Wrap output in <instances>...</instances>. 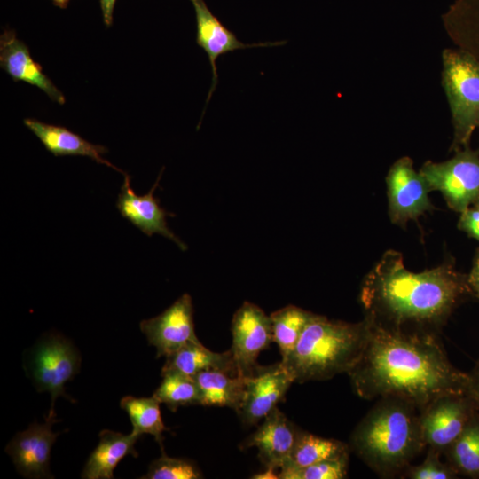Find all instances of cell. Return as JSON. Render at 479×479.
<instances>
[{
  "mask_svg": "<svg viewBox=\"0 0 479 479\" xmlns=\"http://www.w3.org/2000/svg\"><path fill=\"white\" fill-rule=\"evenodd\" d=\"M444 453L459 474L479 478V411Z\"/></svg>",
  "mask_w": 479,
  "mask_h": 479,
  "instance_id": "cell-24",
  "label": "cell"
},
{
  "mask_svg": "<svg viewBox=\"0 0 479 479\" xmlns=\"http://www.w3.org/2000/svg\"><path fill=\"white\" fill-rule=\"evenodd\" d=\"M140 329L150 345L157 349V357H167L190 342L200 341L193 323L192 297L184 294L163 312L140 322Z\"/></svg>",
  "mask_w": 479,
  "mask_h": 479,
  "instance_id": "cell-12",
  "label": "cell"
},
{
  "mask_svg": "<svg viewBox=\"0 0 479 479\" xmlns=\"http://www.w3.org/2000/svg\"><path fill=\"white\" fill-rule=\"evenodd\" d=\"M58 421L56 415L48 414L44 423L31 424L6 445L5 452L24 477L52 478L49 467L51 450L60 432H53L51 426Z\"/></svg>",
  "mask_w": 479,
  "mask_h": 479,
  "instance_id": "cell-13",
  "label": "cell"
},
{
  "mask_svg": "<svg viewBox=\"0 0 479 479\" xmlns=\"http://www.w3.org/2000/svg\"><path fill=\"white\" fill-rule=\"evenodd\" d=\"M442 83L453 126L452 150L469 145L479 129V61L470 53L446 49L442 54Z\"/></svg>",
  "mask_w": 479,
  "mask_h": 479,
  "instance_id": "cell-5",
  "label": "cell"
},
{
  "mask_svg": "<svg viewBox=\"0 0 479 479\" xmlns=\"http://www.w3.org/2000/svg\"><path fill=\"white\" fill-rule=\"evenodd\" d=\"M438 451L429 448L425 459L419 465L409 466L405 475L411 479H454L459 475L448 462H442Z\"/></svg>",
  "mask_w": 479,
  "mask_h": 479,
  "instance_id": "cell-29",
  "label": "cell"
},
{
  "mask_svg": "<svg viewBox=\"0 0 479 479\" xmlns=\"http://www.w3.org/2000/svg\"><path fill=\"white\" fill-rule=\"evenodd\" d=\"M115 0H100V6L103 14V20L106 26L109 27L113 23V12Z\"/></svg>",
  "mask_w": 479,
  "mask_h": 479,
  "instance_id": "cell-33",
  "label": "cell"
},
{
  "mask_svg": "<svg viewBox=\"0 0 479 479\" xmlns=\"http://www.w3.org/2000/svg\"><path fill=\"white\" fill-rule=\"evenodd\" d=\"M471 206L476 208L477 210H479V195L477 196V198L475 200V201L473 202Z\"/></svg>",
  "mask_w": 479,
  "mask_h": 479,
  "instance_id": "cell-36",
  "label": "cell"
},
{
  "mask_svg": "<svg viewBox=\"0 0 479 479\" xmlns=\"http://www.w3.org/2000/svg\"><path fill=\"white\" fill-rule=\"evenodd\" d=\"M346 455H349L346 444L299 431L294 449L280 469L301 468Z\"/></svg>",
  "mask_w": 479,
  "mask_h": 479,
  "instance_id": "cell-22",
  "label": "cell"
},
{
  "mask_svg": "<svg viewBox=\"0 0 479 479\" xmlns=\"http://www.w3.org/2000/svg\"><path fill=\"white\" fill-rule=\"evenodd\" d=\"M141 479H200L203 475L196 464L189 459L171 458L161 452L149 466Z\"/></svg>",
  "mask_w": 479,
  "mask_h": 479,
  "instance_id": "cell-27",
  "label": "cell"
},
{
  "mask_svg": "<svg viewBox=\"0 0 479 479\" xmlns=\"http://www.w3.org/2000/svg\"><path fill=\"white\" fill-rule=\"evenodd\" d=\"M349 455L301 468L280 469V479H342L348 473Z\"/></svg>",
  "mask_w": 479,
  "mask_h": 479,
  "instance_id": "cell-28",
  "label": "cell"
},
{
  "mask_svg": "<svg viewBox=\"0 0 479 479\" xmlns=\"http://www.w3.org/2000/svg\"><path fill=\"white\" fill-rule=\"evenodd\" d=\"M193 379L200 391V405L238 411L244 397L247 377L221 370H208L197 373Z\"/></svg>",
  "mask_w": 479,
  "mask_h": 479,
  "instance_id": "cell-21",
  "label": "cell"
},
{
  "mask_svg": "<svg viewBox=\"0 0 479 479\" xmlns=\"http://www.w3.org/2000/svg\"><path fill=\"white\" fill-rule=\"evenodd\" d=\"M160 404L153 396L151 397L125 396L120 403L121 408L127 412L133 426L131 432L139 436L143 434L153 436L161 445V452H164L162 433L168 430V428L162 421Z\"/></svg>",
  "mask_w": 479,
  "mask_h": 479,
  "instance_id": "cell-23",
  "label": "cell"
},
{
  "mask_svg": "<svg viewBox=\"0 0 479 479\" xmlns=\"http://www.w3.org/2000/svg\"><path fill=\"white\" fill-rule=\"evenodd\" d=\"M277 469L272 467H266V469L259 474L254 475L251 478L254 479H277L279 478V474H276Z\"/></svg>",
  "mask_w": 479,
  "mask_h": 479,
  "instance_id": "cell-34",
  "label": "cell"
},
{
  "mask_svg": "<svg viewBox=\"0 0 479 479\" xmlns=\"http://www.w3.org/2000/svg\"><path fill=\"white\" fill-rule=\"evenodd\" d=\"M429 191H438L448 207L461 213L479 195V151L470 145L442 162L426 161L420 169Z\"/></svg>",
  "mask_w": 479,
  "mask_h": 479,
  "instance_id": "cell-6",
  "label": "cell"
},
{
  "mask_svg": "<svg viewBox=\"0 0 479 479\" xmlns=\"http://www.w3.org/2000/svg\"><path fill=\"white\" fill-rule=\"evenodd\" d=\"M208 370H221L238 375L231 350L211 351L200 341L190 342L166 357L161 374L177 373L193 377Z\"/></svg>",
  "mask_w": 479,
  "mask_h": 479,
  "instance_id": "cell-20",
  "label": "cell"
},
{
  "mask_svg": "<svg viewBox=\"0 0 479 479\" xmlns=\"http://www.w3.org/2000/svg\"><path fill=\"white\" fill-rule=\"evenodd\" d=\"M386 185L389 216L393 224L404 226L409 221L433 210L428 196L430 191L409 157H402L391 165Z\"/></svg>",
  "mask_w": 479,
  "mask_h": 479,
  "instance_id": "cell-9",
  "label": "cell"
},
{
  "mask_svg": "<svg viewBox=\"0 0 479 479\" xmlns=\"http://www.w3.org/2000/svg\"><path fill=\"white\" fill-rule=\"evenodd\" d=\"M467 294V275L452 262L413 272L401 253L388 250L365 277L359 299L365 317L383 326L436 334Z\"/></svg>",
  "mask_w": 479,
  "mask_h": 479,
  "instance_id": "cell-2",
  "label": "cell"
},
{
  "mask_svg": "<svg viewBox=\"0 0 479 479\" xmlns=\"http://www.w3.org/2000/svg\"><path fill=\"white\" fill-rule=\"evenodd\" d=\"M59 7H66L69 0H52Z\"/></svg>",
  "mask_w": 479,
  "mask_h": 479,
  "instance_id": "cell-35",
  "label": "cell"
},
{
  "mask_svg": "<svg viewBox=\"0 0 479 479\" xmlns=\"http://www.w3.org/2000/svg\"><path fill=\"white\" fill-rule=\"evenodd\" d=\"M230 349L238 375L248 377L259 365L257 357L273 342L270 316L257 305L245 302L232 320Z\"/></svg>",
  "mask_w": 479,
  "mask_h": 479,
  "instance_id": "cell-10",
  "label": "cell"
},
{
  "mask_svg": "<svg viewBox=\"0 0 479 479\" xmlns=\"http://www.w3.org/2000/svg\"><path fill=\"white\" fill-rule=\"evenodd\" d=\"M314 315L294 305H287L270 315L273 342L279 349L281 358L286 357L294 349Z\"/></svg>",
  "mask_w": 479,
  "mask_h": 479,
  "instance_id": "cell-25",
  "label": "cell"
},
{
  "mask_svg": "<svg viewBox=\"0 0 479 479\" xmlns=\"http://www.w3.org/2000/svg\"><path fill=\"white\" fill-rule=\"evenodd\" d=\"M299 431L276 407L246 439L243 446L257 448L259 459L266 467L280 469L294 449Z\"/></svg>",
  "mask_w": 479,
  "mask_h": 479,
  "instance_id": "cell-16",
  "label": "cell"
},
{
  "mask_svg": "<svg viewBox=\"0 0 479 479\" xmlns=\"http://www.w3.org/2000/svg\"><path fill=\"white\" fill-rule=\"evenodd\" d=\"M467 282L470 294L479 299V248L475 252L471 270L467 275Z\"/></svg>",
  "mask_w": 479,
  "mask_h": 479,
  "instance_id": "cell-31",
  "label": "cell"
},
{
  "mask_svg": "<svg viewBox=\"0 0 479 479\" xmlns=\"http://www.w3.org/2000/svg\"><path fill=\"white\" fill-rule=\"evenodd\" d=\"M420 413L415 405L401 398H380L355 428L352 450L381 476L397 475L426 446Z\"/></svg>",
  "mask_w": 479,
  "mask_h": 479,
  "instance_id": "cell-3",
  "label": "cell"
},
{
  "mask_svg": "<svg viewBox=\"0 0 479 479\" xmlns=\"http://www.w3.org/2000/svg\"><path fill=\"white\" fill-rule=\"evenodd\" d=\"M458 228L479 241V210L470 206L460 213Z\"/></svg>",
  "mask_w": 479,
  "mask_h": 479,
  "instance_id": "cell-30",
  "label": "cell"
},
{
  "mask_svg": "<svg viewBox=\"0 0 479 479\" xmlns=\"http://www.w3.org/2000/svg\"><path fill=\"white\" fill-rule=\"evenodd\" d=\"M162 381L153 397L165 404L172 412L178 407L200 404V391L193 377L177 373L161 374Z\"/></svg>",
  "mask_w": 479,
  "mask_h": 479,
  "instance_id": "cell-26",
  "label": "cell"
},
{
  "mask_svg": "<svg viewBox=\"0 0 479 479\" xmlns=\"http://www.w3.org/2000/svg\"><path fill=\"white\" fill-rule=\"evenodd\" d=\"M24 124L55 156H87L123 175L126 174L103 157L107 153L106 147L92 144L65 127L44 123L30 118L25 119Z\"/></svg>",
  "mask_w": 479,
  "mask_h": 479,
  "instance_id": "cell-18",
  "label": "cell"
},
{
  "mask_svg": "<svg viewBox=\"0 0 479 479\" xmlns=\"http://www.w3.org/2000/svg\"><path fill=\"white\" fill-rule=\"evenodd\" d=\"M367 334L365 318L348 323L315 314L294 349L280 362L298 383L348 373L363 353Z\"/></svg>",
  "mask_w": 479,
  "mask_h": 479,
  "instance_id": "cell-4",
  "label": "cell"
},
{
  "mask_svg": "<svg viewBox=\"0 0 479 479\" xmlns=\"http://www.w3.org/2000/svg\"><path fill=\"white\" fill-rule=\"evenodd\" d=\"M294 383L281 362L258 365L247 377L244 397L237 411L242 423L250 427L263 420L281 402Z\"/></svg>",
  "mask_w": 479,
  "mask_h": 479,
  "instance_id": "cell-11",
  "label": "cell"
},
{
  "mask_svg": "<svg viewBox=\"0 0 479 479\" xmlns=\"http://www.w3.org/2000/svg\"><path fill=\"white\" fill-rule=\"evenodd\" d=\"M0 65L13 81L36 86L57 103H65L63 93L43 72L41 65L31 57L27 46L17 38L12 30H5L0 36Z\"/></svg>",
  "mask_w": 479,
  "mask_h": 479,
  "instance_id": "cell-17",
  "label": "cell"
},
{
  "mask_svg": "<svg viewBox=\"0 0 479 479\" xmlns=\"http://www.w3.org/2000/svg\"><path fill=\"white\" fill-rule=\"evenodd\" d=\"M365 318L366 343L348 373L358 397H397L421 411L442 396L468 394V373L451 363L436 334L389 328Z\"/></svg>",
  "mask_w": 479,
  "mask_h": 479,
  "instance_id": "cell-1",
  "label": "cell"
},
{
  "mask_svg": "<svg viewBox=\"0 0 479 479\" xmlns=\"http://www.w3.org/2000/svg\"><path fill=\"white\" fill-rule=\"evenodd\" d=\"M477 411L469 394L445 395L433 400L420 413L426 446L444 453Z\"/></svg>",
  "mask_w": 479,
  "mask_h": 479,
  "instance_id": "cell-8",
  "label": "cell"
},
{
  "mask_svg": "<svg viewBox=\"0 0 479 479\" xmlns=\"http://www.w3.org/2000/svg\"><path fill=\"white\" fill-rule=\"evenodd\" d=\"M469 375V390L468 394L475 400L479 409V360L475 363Z\"/></svg>",
  "mask_w": 479,
  "mask_h": 479,
  "instance_id": "cell-32",
  "label": "cell"
},
{
  "mask_svg": "<svg viewBox=\"0 0 479 479\" xmlns=\"http://www.w3.org/2000/svg\"><path fill=\"white\" fill-rule=\"evenodd\" d=\"M139 436L124 435L104 429L99 433V442L90 453L81 477L83 479H112L113 472L119 462L127 455L137 458L134 445Z\"/></svg>",
  "mask_w": 479,
  "mask_h": 479,
  "instance_id": "cell-19",
  "label": "cell"
},
{
  "mask_svg": "<svg viewBox=\"0 0 479 479\" xmlns=\"http://www.w3.org/2000/svg\"><path fill=\"white\" fill-rule=\"evenodd\" d=\"M80 367L81 357L78 350L60 334H48L34 347L29 371L36 389L51 394L49 415H56L54 404L59 396L72 403L75 402L66 393L65 385L79 373Z\"/></svg>",
  "mask_w": 479,
  "mask_h": 479,
  "instance_id": "cell-7",
  "label": "cell"
},
{
  "mask_svg": "<svg viewBox=\"0 0 479 479\" xmlns=\"http://www.w3.org/2000/svg\"><path fill=\"white\" fill-rule=\"evenodd\" d=\"M161 176V173L146 194L137 195L130 186V176L125 174L124 182L117 197L116 208L123 218L144 234L162 235L174 241L180 249L185 250L187 246L168 226L167 216L174 215L162 208L159 199L153 195Z\"/></svg>",
  "mask_w": 479,
  "mask_h": 479,
  "instance_id": "cell-14",
  "label": "cell"
},
{
  "mask_svg": "<svg viewBox=\"0 0 479 479\" xmlns=\"http://www.w3.org/2000/svg\"><path fill=\"white\" fill-rule=\"evenodd\" d=\"M196 17V42L207 53L212 69V84L206 100L208 105L218 82L216 60L236 50L280 45L286 42L244 43L229 30L208 8L203 0H191Z\"/></svg>",
  "mask_w": 479,
  "mask_h": 479,
  "instance_id": "cell-15",
  "label": "cell"
}]
</instances>
